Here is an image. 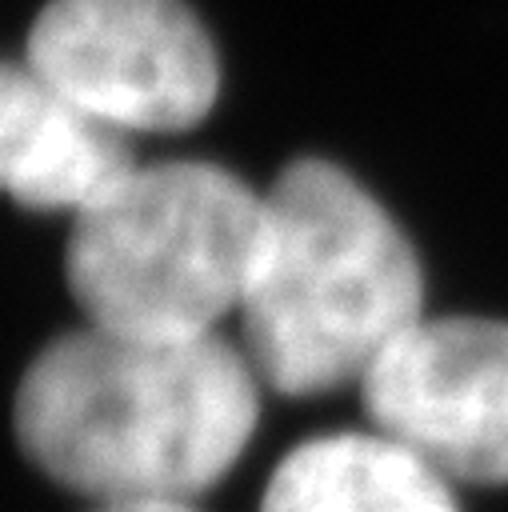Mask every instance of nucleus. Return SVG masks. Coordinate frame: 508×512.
<instances>
[{
    "label": "nucleus",
    "mask_w": 508,
    "mask_h": 512,
    "mask_svg": "<svg viewBox=\"0 0 508 512\" xmlns=\"http://www.w3.org/2000/svg\"><path fill=\"white\" fill-rule=\"evenodd\" d=\"M260 388L248 352L220 332L84 324L36 352L12 420L24 456L96 504L196 500L244 456Z\"/></svg>",
    "instance_id": "obj_1"
},
{
    "label": "nucleus",
    "mask_w": 508,
    "mask_h": 512,
    "mask_svg": "<svg viewBox=\"0 0 508 512\" xmlns=\"http://www.w3.org/2000/svg\"><path fill=\"white\" fill-rule=\"evenodd\" d=\"M424 316V272L388 208L340 164L292 160L264 192V244L240 304L244 352L280 396H324Z\"/></svg>",
    "instance_id": "obj_2"
},
{
    "label": "nucleus",
    "mask_w": 508,
    "mask_h": 512,
    "mask_svg": "<svg viewBox=\"0 0 508 512\" xmlns=\"http://www.w3.org/2000/svg\"><path fill=\"white\" fill-rule=\"evenodd\" d=\"M260 244L264 192L224 164H136L72 216L64 276L88 324L204 336L240 312Z\"/></svg>",
    "instance_id": "obj_3"
},
{
    "label": "nucleus",
    "mask_w": 508,
    "mask_h": 512,
    "mask_svg": "<svg viewBox=\"0 0 508 512\" xmlns=\"http://www.w3.org/2000/svg\"><path fill=\"white\" fill-rule=\"evenodd\" d=\"M24 60L104 124L196 128L220 96V56L184 0H48Z\"/></svg>",
    "instance_id": "obj_4"
},
{
    "label": "nucleus",
    "mask_w": 508,
    "mask_h": 512,
    "mask_svg": "<svg viewBox=\"0 0 508 512\" xmlns=\"http://www.w3.org/2000/svg\"><path fill=\"white\" fill-rule=\"evenodd\" d=\"M360 404L448 484H508V320L420 316L364 372Z\"/></svg>",
    "instance_id": "obj_5"
},
{
    "label": "nucleus",
    "mask_w": 508,
    "mask_h": 512,
    "mask_svg": "<svg viewBox=\"0 0 508 512\" xmlns=\"http://www.w3.org/2000/svg\"><path fill=\"white\" fill-rule=\"evenodd\" d=\"M136 168L120 128L28 60H0V192L36 212H84Z\"/></svg>",
    "instance_id": "obj_6"
},
{
    "label": "nucleus",
    "mask_w": 508,
    "mask_h": 512,
    "mask_svg": "<svg viewBox=\"0 0 508 512\" xmlns=\"http://www.w3.org/2000/svg\"><path fill=\"white\" fill-rule=\"evenodd\" d=\"M260 512H460L452 484L384 432H324L272 468Z\"/></svg>",
    "instance_id": "obj_7"
},
{
    "label": "nucleus",
    "mask_w": 508,
    "mask_h": 512,
    "mask_svg": "<svg viewBox=\"0 0 508 512\" xmlns=\"http://www.w3.org/2000/svg\"><path fill=\"white\" fill-rule=\"evenodd\" d=\"M92 512H196L192 500H104Z\"/></svg>",
    "instance_id": "obj_8"
}]
</instances>
